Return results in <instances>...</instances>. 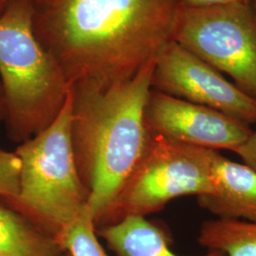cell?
Segmentation results:
<instances>
[{
    "instance_id": "obj_1",
    "label": "cell",
    "mask_w": 256,
    "mask_h": 256,
    "mask_svg": "<svg viewBox=\"0 0 256 256\" xmlns=\"http://www.w3.org/2000/svg\"><path fill=\"white\" fill-rule=\"evenodd\" d=\"M32 28L70 90L133 78L173 40L178 0H32Z\"/></svg>"
},
{
    "instance_id": "obj_2",
    "label": "cell",
    "mask_w": 256,
    "mask_h": 256,
    "mask_svg": "<svg viewBox=\"0 0 256 256\" xmlns=\"http://www.w3.org/2000/svg\"><path fill=\"white\" fill-rule=\"evenodd\" d=\"M155 61L102 90H74L72 142L95 227L104 226L122 187L146 150L144 122Z\"/></svg>"
},
{
    "instance_id": "obj_3",
    "label": "cell",
    "mask_w": 256,
    "mask_h": 256,
    "mask_svg": "<svg viewBox=\"0 0 256 256\" xmlns=\"http://www.w3.org/2000/svg\"><path fill=\"white\" fill-rule=\"evenodd\" d=\"M32 0H14L0 16V84L10 138L23 142L48 126L70 88L34 32Z\"/></svg>"
},
{
    "instance_id": "obj_4",
    "label": "cell",
    "mask_w": 256,
    "mask_h": 256,
    "mask_svg": "<svg viewBox=\"0 0 256 256\" xmlns=\"http://www.w3.org/2000/svg\"><path fill=\"white\" fill-rule=\"evenodd\" d=\"M72 110L70 90L54 122L20 144L14 152L21 162L18 194L0 198L56 240L90 209L72 142Z\"/></svg>"
},
{
    "instance_id": "obj_5",
    "label": "cell",
    "mask_w": 256,
    "mask_h": 256,
    "mask_svg": "<svg viewBox=\"0 0 256 256\" xmlns=\"http://www.w3.org/2000/svg\"><path fill=\"white\" fill-rule=\"evenodd\" d=\"M218 152L150 134L146 150L122 187L104 226L129 216H146L183 196L214 194V162Z\"/></svg>"
},
{
    "instance_id": "obj_6",
    "label": "cell",
    "mask_w": 256,
    "mask_h": 256,
    "mask_svg": "<svg viewBox=\"0 0 256 256\" xmlns=\"http://www.w3.org/2000/svg\"><path fill=\"white\" fill-rule=\"evenodd\" d=\"M173 41L256 99V26L248 3L208 8L180 6Z\"/></svg>"
},
{
    "instance_id": "obj_7",
    "label": "cell",
    "mask_w": 256,
    "mask_h": 256,
    "mask_svg": "<svg viewBox=\"0 0 256 256\" xmlns=\"http://www.w3.org/2000/svg\"><path fill=\"white\" fill-rule=\"evenodd\" d=\"M152 90L218 110L248 126L256 124V99L218 70L171 41L156 57Z\"/></svg>"
},
{
    "instance_id": "obj_8",
    "label": "cell",
    "mask_w": 256,
    "mask_h": 256,
    "mask_svg": "<svg viewBox=\"0 0 256 256\" xmlns=\"http://www.w3.org/2000/svg\"><path fill=\"white\" fill-rule=\"evenodd\" d=\"M144 122L149 134L192 146L234 152L250 137V126L218 110L151 90Z\"/></svg>"
},
{
    "instance_id": "obj_9",
    "label": "cell",
    "mask_w": 256,
    "mask_h": 256,
    "mask_svg": "<svg viewBox=\"0 0 256 256\" xmlns=\"http://www.w3.org/2000/svg\"><path fill=\"white\" fill-rule=\"evenodd\" d=\"M216 191L198 196L202 209L218 218L256 222V171L218 152L214 162Z\"/></svg>"
},
{
    "instance_id": "obj_10",
    "label": "cell",
    "mask_w": 256,
    "mask_h": 256,
    "mask_svg": "<svg viewBox=\"0 0 256 256\" xmlns=\"http://www.w3.org/2000/svg\"><path fill=\"white\" fill-rule=\"evenodd\" d=\"M96 232L116 256H180L171 250L166 230L146 216H129L97 228ZM202 256H226L218 250H208Z\"/></svg>"
},
{
    "instance_id": "obj_11",
    "label": "cell",
    "mask_w": 256,
    "mask_h": 256,
    "mask_svg": "<svg viewBox=\"0 0 256 256\" xmlns=\"http://www.w3.org/2000/svg\"><path fill=\"white\" fill-rule=\"evenodd\" d=\"M58 241L0 200V256H61Z\"/></svg>"
},
{
    "instance_id": "obj_12",
    "label": "cell",
    "mask_w": 256,
    "mask_h": 256,
    "mask_svg": "<svg viewBox=\"0 0 256 256\" xmlns=\"http://www.w3.org/2000/svg\"><path fill=\"white\" fill-rule=\"evenodd\" d=\"M198 242L208 250H218L226 256H256V222L206 220L202 224Z\"/></svg>"
},
{
    "instance_id": "obj_13",
    "label": "cell",
    "mask_w": 256,
    "mask_h": 256,
    "mask_svg": "<svg viewBox=\"0 0 256 256\" xmlns=\"http://www.w3.org/2000/svg\"><path fill=\"white\" fill-rule=\"evenodd\" d=\"M57 241L72 256H108L99 242L90 209L64 230Z\"/></svg>"
},
{
    "instance_id": "obj_14",
    "label": "cell",
    "mask_w": 256,
    "mask_h": 256,
    "mask_svg": "<svg viewBox=\"0 0 256 256\" xmlns=\"http://www.w3.org/2000/svg\"><path fill=\"white\" fill-rule=\"evenodd\" d=\"M20 169L18 155L0 148V198H12L18 194Z\"/></svg>"
},
{
    "instance_id": "obj_15",
    "label": "cell",
    "mask_w": 256,
    "mask_h": 256,
    "mask_svg": "<svg viewBox=\"0 0 256 256\" xmlns=\"http://www.w3.org/2000/svg\"><path fill=\"white\" fill-rule=\"evenodd\" d=\"M243 160V164L256 171V131L254 130L247 142L234 152Z\"/></svg>"
},
{
    "instance_id": "obj_16",
    "label": "cell",
    "mask_w": 256,
    "mask_h": 256,
    "mask_svg": "<svg viewBox=\"0 0 256 256\" xmlns=\"http://www.w3.org/2000/svg\"><path fill=\"white\" fill-rule=\"evenodd\" d=\"M250 0H178L180 6L183 8H208L236 3H248Z\"/></svg>"
},
{
    "instance_id": "obj_17",
    "label": "cell",
    "mask_w": 256,
    "mask_h": 256,
    "mask_svg": "<svg viewBox=\"0 0 256 256\" xmlns=\"http://www.w3.org/2000/svg\"><path fill=\"white\" fill-rule=\"evenodd\" d=\"M6 117V106H5V99H4V94L2 90V86L0 84V122L5 120Z\"/></svg>"
},
{
    "instance_id": "obj_18",
    "label": "cell",
    "mask_w": 256,
    "mask_h": 256,
    "mask_svg": "<svg viewBox=\"0 0 256 256\" xmlns=\"http://www.w3.org/2000/svg\"><path fill=\"white\" fill-rule=\"evenodd\" d=\"M14 1V0H0V16L5 12V10L8 9V7Z\"/></svg>"
},
{
    "instance_id": "obj_19",
    "label": "cell",
    "mask_w": 256,
    "mask_h": 256,
    "mask_svg": "<svg viewBox=\"0 0 256 256\" xmlns=\"http://www.w3.org/2000/svg\"><path fill=\"white\" fill-rule=\"evenodd\" d=\"M250 8H252V16H254L256 26V0H250Z\"/></svg>"
},
{
    "instance_id": "obj_20",
    "label": "cell",
    "mask_w": 256,
    "mask_h": 256,
    "mask_svg": "<svg viewBox=\"0 0 256 256\" xmlns=\"http://www.w3.org/2000/svg\"><path fill=\"white\" fill-rule=\"evenodd\" d=\"M70 256V254H68V252H64V254H62V256Z\"/></svg>"
}]
</instances>
